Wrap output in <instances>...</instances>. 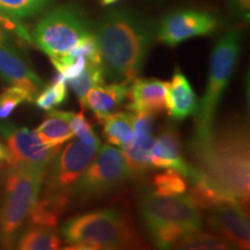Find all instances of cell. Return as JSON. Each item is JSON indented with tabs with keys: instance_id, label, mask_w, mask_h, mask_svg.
<instances>
[{
	"instance_id": "1",
	"label": "cell",
	"mask_w": 250,
	"mask_h": 250,
	"mask_svg": "<svg viewBox=\"0 0 250 250\" xmlns=\"http://www.w3.org/2000/svg\"><path fill=\"white\" fill-rule=\"evenodd\" d=\"M104 79L126 83L139 78L156 37L151 20L129 8L105 13L93 30Z\"/></svg>"
},
{
	"instance_id": "2",
	"label": "cell",
	"mask_w": 250,
	"mask_h": 250,
	"mask_svg": "<svg viewBox=\"0 0 250 250\" xmlns=\"http://www.w3.org/2000/svg\"><path fill=\"white\" fill-rule=\"evenodd\" d=\"M197 169L226 195L248 204L250 196L249 132L234 122L213 130L205 142L190 145Z\"/></svg>"
},
{
	"instance_id": "3",
	"label": "cell",
	"mask_w": 250,
	"mask_h": 250,
	"mask_svg": "<svg viewBox=\"0 0 250 250\" xmlns=\"http://www.w3.org/2000/svg\"><path fill=\"white\" fill-rule=\"evenodd\" d=\"M139 212L149 236L160 249L173 248L184 235L202 228L201 208L189 195L146 192L140 198Z\"/></svg>"
},
{
	"instance_id": "4",
	"label": "cell",
	"mask_w": 250,
	"mask_h": 250,
	"mask_svg": "<svg viewBox=\"0 0 250 250\" xmlns=\"http://www.w3.org/2000/svg\"><path fill=\"white\" fill-rule=\"evenodd\" d=\"M241 41V30L229 28L219 37L212 50L208 86L197 105L195 136L190 145L205 142L213 132L215 114L239 61Z\"/></svg>"
},
{
	"instance_id": "5",
	"label": "cell",
	"mask_w": 250,
	"mask_h": 250,
	"mask_svg": "<svg viewBox=\"0 0 250 250\" xmlns=\"http://www.w3.org/2000/svg\"><path fill=\"white\" fill-rule=\"evenodd\" d=\"M61 234L68 245L65 249H123L140 243L129 219L114 208L68 219Z\"/></svg>"
},
{
	"instance_id": "6",
	"label": "cell",
	"mask_w": 250,
	"mask_h": 250,
	"mask_svg": "<svg viewBox=\"0 0 250 250\" xmlns=\"http://www.w3.org/2000/svg\"><path fill=\"white\" fill-rule=\"evenodd\" d=\"M8 167V166H7ZM46 169L33 166L8 167L0 206V243L12 248L39 199Z\"/></svg>"
},
{
	"instance_id": "7",
	"label": "cell",
	"mask_w": 250,
	"mask_h": 250,
	"mask_svg": "<svg viewBox=\"0 0 250 250\" xmlns=\"http://www.w3.org/2000/svg\"><path fill=\"white\" fill-rule=\"evenodd\" d=\"M90 34L92 24L83 12L77 6L65 5L41 19L34 30V42L51 59L66 54Z\"/></svg>"
},
{
	"instance_id": "8",
	"label": "cell",
	"mask_w": 250,
	"mask_h": 250,
	"mask_svg": "<svg viewBox=\"0 0 250 250\" xmlns=\"http://www.w3.org/2000/svg\"><path fill=\"white\" fill-rule=\"evenodd\" d=\"M100 148V142L88 143L78 138L70 142L50 162L44 177V195L70 203L74 187L85 173Z\"/></svg>"
},
{
	"instance_id": "9",
	"label": "cell",
	"mask_w": 250,
	"mask_h": 250,
	"mask_svg": "<svg viewBox=\"0 0 250 250\" xmlns=\"http://www.w3.org/2000/svg\"><path fill=\"white\" fill-rule=\"evenodd\" d=\"M130 177V169L121 149L107 144L99 148L85 173L81 175L72 197L78 202L98 198L116 189Z\"/></svg>"
},
{
	"instance_id": "10",
	"label": "cell",
	"mask_w": 250,
	"mask_h": 250,
	"mask_svg": "<svg viewBox=\"0 0 250 250\" xmlns=\"http://www.w3.org/2000/svg\"><path fill=\"white\" fill-rule=\"evenodd\" d=\"M0 133L6 140L8 167L15 166H33L48 169L50 162L61 147H50L45 145L35 130L15 126L13 124H0Z\"/></svg>"
},
{
	"instance_id": "11",
	"label": "cell",
	"mask_w": 250,
	"mask_h": 250,
	"mask_svg": "<svg viewBox=\"0 0 250 250\" xmlns=\"http://www.w3.org/2000/svg\"><path fill=\"white\" fill-rule=\"evenodd\" d=\"M218 26V19L210 12L180 9L162 19L156 28V39L169 48H175L193 37L213 33Z\"/></svg>"
},
{
	"instance_id": "12",
	"label": "cell",
	"mask_w": 250,
	"mask_h": 250,
	"mask_svg": "<svg viewBox=\"0 0 250 250\" xmlns=\"http://www.w3.org/2000/svg\"><path fill=\"white\" fill-rule=\"evenodd\" d=\"M246 205L236 198H228L208 208V225L230 248L249 249L250 225Z\"/></svg>"
},
{
	"instance_id": "13",
	"label": "cell",
	"mask_w": 250,
	"mask_h": 250,
	"mask_svg": "<svg viewBox=\"0 0 250 250\" xmlns=\"http://www.w3.org/2000/svg\"><path fill=\"white\" fill-rule=\"evenodd\" d=\"M149 160L153 168L173 169L183 175L190 182L197 173V168L190 166L181 153L180 134L174 124L165 125L153 142Z\"/></svg>"
},
{
	"instance_id": "14",
	"label": "cell",
	"mask_w": 250,
	"mask_h": 250,
	"mask_svg": "<svg viewBox=\"0 0 250 250\" xmlns=\"http://www.w3.org/2000/svg\"><path fill=\"white\" fill-rule=\"evenodd\" d=\"M154 115L148 112H138L134 121L133 138L127 145L120 148L125 162L129 167L131 177H142L151 169V148L154 142L152 133Z\"/></svg>"
},
{
	"instance_id": "15",
	"label": "cell",
	"mask_w": 250,
	"mask_h": 250,
	"mask_svg": "<svg viewBox=\"0 0 250 250\" xmlns=\"http://www.w3.org/2000/svg\"><path fill=\"white\" fill-rule=\"evenodd\" d=\"M0 77L9 85L27 90L33 99L45 86L44 81L7 41L0 44Z\"/></svg>"
},
{
	"instance_id": "16",
	"label": "cell",
	"mask_w": 250,
	"mask_h": 250,
	"mask_svg": "<svg viewBox=\"0 0 250 250\" xmlns=\"http://www.w3.org/2000/svg\"><path fill=\"white\" fill-rule=\"evenodd\" d=\"M127 92L130 111L159 114L167 110V83L158 79H140L131 81Z\"/></svg>"
},
{
	"instance_id": "17",
	"label": "cell",
	"mask_w": 250,
	"mask_h": 250,
	"mask_svg": "<svg viewBox=\"0 0 250 250\" xmlns=\"http://www.w3.org/2000/svg\"><path fill=\"white\" fill-rule=\"evenodd\" d=\"M198 99L193 92L189 80L179 67L167 83V110L168 115L176 121L186 120L197 110Z\"/></svg>"
},
{
	"instance_id": "18",
	"label": "cell",
	"mask_w": 250,
	"mask_h": 250,
	"mask_svg": "<svg viewBox=\"0 0 250 250\" xmlns=\"http://www.w3.org/2000/svg\"><path fill=\"white\" fill-rule=\"evenodd\" d=\"M129 86L126 83H110L96 86L87 94L85 108L94 112L100 123L115 111L127 99Z\"/></svg>"
},
{
	"instance_id": "19",
	"label": "cell",
	"mask_w": 250,
	"mask_h": 250,
	"mask_svg": "<svg viewBox=\"0 0 250 250\" xmlns=\"http://www.w3.org/2000/svg\"><path fill=\"white\" fill-rule=\"evenodd\" d=\"M71 115L70 111L52 109L35 132L45 145L50 147H62V144L70 142L74 137L70 127Z\"/></svg>"
},
{
	"instance_id": "20",
	"label": "cell",
	"mask_w": 250,
	"mask_h": 250,
	"mask_svg": "<svg viewBox=\"0 0 250 250\" xmlns=\"http://www.w3.org/2000/svg\"><path fill=\"white\" fill-rule=\"evenodd\" d=\"M67 205L68 202L66 201L42 193V197L40 195L28 217V226L55 229L56 227H58L61 215Z\"/></svg>"
},
{
	"instance_id": "21",
	"label": "cell",
	"mask_w": 250,
	"mask_h": 250,
	"mask_svg": "<svg viewBox=\"0 0 250 250\" xmlns=\"http://www.w3.org/2000/svg\"><path fill=\"white\" fill-rule=\"evenodd\" d=\"M134 112H112L102 122L103 136L109 145L122 146L127 145L133 138L134 133Z\"/></svg>"
},
{
	"instance_id": "22",
	"label": "cell",
	"mask_w": 250,
	"mask_h": 250,
	"mask_svg": "<svg viewBox=\"0 0 250 250\" xmlns=\"http://www.w3.org/2000/svg\"><path fill=\"white\" fill-rule=\"evenodd\" d=\"M79 100L81 107L85 108V100L88 92L94 87L104 83V76L101 64L88 62L79 76L72 78L66 81Z\"/></svg>"
},
{
	"instance_id": "23",
	"label": "cell",
	"mask_w": 250,
	"mask_h": 250,
	"mask_svg": "<svg viewBox=\"0 0 250 250\" xmlns=\"http://www.w3.org/2000/svg\"><path fill=\"white\" fill-rule=\"evenodd\" d=\"M61 237L54 229L29 227L18 239V248L22 250H55L61 248Z\"/></svg>"
},
{
	"instance_id": "24",
	"label": "cell",
	"mask_w": 250,
	"mask_h": 250,
	"mask_svg": "<svg viewBox=\"0 0 250 250\" xmlns=\"http://www.w3.org/2000/svg\"><path fill=\"white\" fill-rule=\"evenodd\" d=\"M50 4L51 0H0V15L20 20L41 13Z\"/></svg>"
},
{
	"instance_id": "25",
	"label": "cell",
	"mask_w": 250,
	"mask_h": 250,
	"mask_svg": "<svg viewBox=\"0 0 250 250\" xmlns=\"http://www.w3.org/2000/svg\"><path fill=\"white\" fill-rule=\"evenodd\" d=\"M174 249H188V250H225L230 249V246L218 234L203 233L195 230L175 243Z\"/></svg>"
},
{
	"instance_id": "26",
	"label": "cell",
	"mask_w": 250,
	"mask_h": 250,
	"mask_svg": "<svg viewBox=\"0 0 250 250\" xmlns=\"http://www.w3.org/2000/svg\"><path fill=\"white\" fill-rule=\"evenodd\" d=\"M153 188L156 195L179 196L188 191V180L173 169H165L153 179Z\"/></svg>"
},
{
	"instance_id": "27",
	"label": "cell",
	"mask_w": 250,
	"mask_h": 250,
	"mask_svg": "<svg viewBox=\"0 0 250 250\" xmlns=\"http://www.w3.org/2000/svg\"><path fill=\"white\" fill-rule=\"evenodd\" d=\"M66 98V81H65L61 74L57 73L54 81L49 86H44V88L37 94L35 103L40 109L50 111L54 108L58 107V105L62 104Z\"/></svg>"
},
{
	"instance_id": "28",
	"label": "cell",
	"mask_w": 250,
	"mask_h": 250,
	"mask_svg": "<svg viewBox=\"0 0 250 250\" xmlns=\"http://www.w3.org/2000/svg\"><path fill=\"white\" fill-rule=\"evenodd\" d=\"M33 100V96L20 87L12 86L11 88H7L0 93V118L8 117L19 104L31 102Z\"/></svg>"
},
{
	"instance_id": "29",
	"label": "cell",
	"mask_w": 250,
	"mask_h": 250,
	"mask_svg": "<svg viewBox=\"0 0 250 250\" xmlns=\"http://www.w3.org/2000/svg\"><path fill=\"white\" fill-rule=\"evenodd\" d=\"M83 109L80 112H72L71 118H70V127L73 132L74 136L77 138L85 140V142L88 143H94V142H100L95 132H94L93 127L90 126V124L87 121L85 116V112H83Z\"/></svg>"
},
{
	"instance_id": "30",
	"label": "cell",
	"mask_w": 250,
	"mask_h": 250,
	"mask_svg": "<svg viewBox=\"0 0 250 250\" xmlns=\"http://www.w3.org/2000/svg\"><path fill=\"white\" fill-rule=\"evenodd\" d=\"M227 5L234 17L248 22L250 19V0H227Z\"/></svg>"
},
{
	"instance_id": "31",
	"label": "cell",
	"mask_w": 250,
	"mask_h": 250,
	"mask_svg": "<svg viewBox=\"0 0 250 250\" xmlns=\"http://www.w3.org/2000/svg\"><path fill=\"white\" fill-rule=\"evenodd\" d=\"M7 159V151H6V147L0 144V161H6Z\"/></svg>"
},
{
	"instance_id": "32",
	"label": "cell",
	"mask_w": 250,
	"mask_h": 250,
	"mask_svg": "<svg viewBox=\"0 0 250 250\" xmlns=\"http://www.w3.org/2000/svg\"><path fill=\"white\" fill-rule=\"evenodd\" d=\"M5 28L1 26V23H0V44H1V43H4L5 42Z\"/></svg>"
},
{
	"instance_id": "33",
	"label": "cell",
	"mask_w": 250,
	"mask_h": 250,
	"mask_svg": "<svg viewBox=\"0 0 250 250\" xmlns=\"http://www.w3.org/2000/svg\"><path fill=\"white\" fill-rule=\"evenodd\" d=\"M117 1H118V0H101L103 6L112 5V4H115V2H117Z\"/></svg>"
},
{
	"instance_id": "34",
	"label": "cell",
	"mask_w": 250,
	"mask_h": 250,
	"mask_svg": "<svg viewBox=\"0 0 250 250\" xmlns=\"http://www.w3.org/2000/svg\"><path fill=\"white\" fill-rule=\"evenodd\" d=\"M1 170H2V168H1V166H0V174H1Z\"/></svg>"
}]
</instances>
